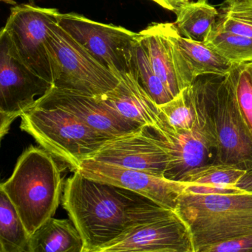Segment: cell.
<instances>
[{
	"label": "cell",
	"mask_w": 252,
	"mask_h": 252,
	"mask_svg": "<svg viewBox=\"0 0 252 252\" xmlns=\"http://www.w3.org/2000/svg\"><path fill=\"white\" fill-rule=\"evenodd\" d=\"M53 157L43 148L29 147L0 187L31 235L53 217L63 195L62 173Z\"/></svg>",
	"instance_id": "2"
},
{
	"label": "cell",
	"mask_w": 252,
	"mask_h": 252,
	"mask_svg": "<svg viewBox=\"0 0 252 252\" xmlns=\"http://www.w3.org/2000/svg\"><path fill=\"white\" fill-rule=\"evenodd\" d=\"M158 106L163 119L174 130H189L194 127L196 109L192 86L182 90L168 103Z\"/></svg>",
	"instance_id": "23"
},
{
	"label": "cell",
	"mask_w": 252,
	"mask_h": 252,
	"mask_svg": "<svg viewBox=\"0 0 252 252\" xmlns=\"http://www.w3.org/2000/svg\"><path fill=\"white\" fill-rule=\"evenodd\" d=\"M204 44L232 63L252 61L251 38L213 28Z\"/></svg>",
	"instance_id": "21"
},
{
	"label": "cell",
	"mask_w": 252,
	"mask_h": 252,
	"mask_svg": "<svg viewBox=\"0 0 252 252\" xmlns=\"http://www.w3.org/2000/svg\"><path fill=\"white\" fill-rule=\"evenodd\" d=\"M57 22L48 30V43L54 59L56 79L53 87L99 97L113 90L118 77L75 41Z\"/></svg>",
	"instance_id": "5"
},
{
	"label": "cell",
	"mask_w": 252,
	"mask_h": 252,
	"mask_svg": "<svg viewBox=\"0 0 252 252\" xmlns=\"http://www.w3.org/2000/svg\"><path fill=\"white\" fill-rule=\"evenodd\" d=\"M1 1L7 3V4H11V5H16V1L14 0H1Z\"/></svg>",
	"instance_id": "30"
},
{
	"label": "cell",
	"mask_w": 252,
	"mask_h": 252,
	"mask_svg": "<svg viewBox=\"0 0 252 252\" xmlns=\"http://www.w3.org/2000/svg\"><path fill=\"white\" fill-rule=\"evenodd\" d=\"M245 173L232 166L212 164L191 172L182 182L200 186L235 188Z\"/></svg>",
	"instance_id": "24"
},
{
	"label": "cell",
	"mask_w": 252,
	"mask_h": 252,
	"mask_svg": "<svg viewBox=\"0 0 252 252\" xmlns=\"http://www.w3.org/2000/svg\"><path fill=\"white\" fill-rule=\"evenodd\" d=\"M20 128L73 171L110 140L72 114L56 107L33 106L21 117Z\"/></svg>",
	"instance_id": "4"
},
{
	"label": "cell",
	"mask_w": 252,
	"mask_h": 252,
	"mask_svg": "<svg viewBox=\"0 0 252 252\" xmlns=\"http://www.w3.org/2000/svg\"><path fill=\"white\" fill-rule=\"evenodd\" d=\"M58 25L111 71L129 72L140 33L75 13H61Z\"/></svg>",
	"instance_id": "7"
},
{
	"label": "cell",
	"mask_w": 252,
	"mask_h": 252,
	"mask_svg": "<svg viewBox=\"0 0 252 252\" xmlns=\"http://www.w3.org/2000/svg\"><path fill=\"white\" fill-rule=\"evenodd\" d=\"M73 172L65 182L62 206L85 251H100L133 228L176 213L143 195Z\"/></svg>",
	"instance_id": "1"
},
{
	"label": "cell",
	"mask_w": 252,
	"mask_h": 252,
	"mask_svg": "<svg viewBox=\"0 0 252 252\" xmlns=\"http://www.w3.org/2000/svg\"><path fill=\"white\" fill-rule=\"evenodd\" d=\"M246 63V66H247V69L250 72V75H251L252 78V61L250 62H247Z\"/></svg>",
	"instance_id": "29"
},
{
	"label": "cell",
	"mask_w": 252,
	"mask_h": 252,
	"mask_svg": "<svg viewBox=\"0 0 252 252\" xmlns=\"http://www.w3.org/2000/svg\"><path fill=\"white\" fill-rule=\"evenodd\" d=\"M112 72L118 77L119 84L113 90L96 97L127 121L160 133L166 122L161 117L159 106L142 87L135 72L115 69Z\"/></svg>",
	"instance_id": "14"
},
{
	"label": "cell",
	"mask_w": 252,
	"mask_h": 252,
	"mask_svg": "<svg viewBox=\"0 0 252 252\" xmlns=\"http://www.w3.org/2000/svg\"><path fill=\"white\" fill-rule=\"evenodd\" d=\"M235 188L244 192L252 193V170L246 172Z\"/></svg>",
	"instance_id": "28"
},
{
	"label": "cell",
	"mask_w": 252,
	"mask_h": 252,
	"mask_svg": "<svg viewBox=\"0 0 252 252\" xmlns=\"http://www.w3.org/2000/svg\"><path fill=\"white\" fill-rule=\"evenodd\" d=\"M132 70L139 78L142 87L158 106L168 103L174 97L154 72L142 44L141 35L136 44Z\"/></svg>",
	"instance_id": "22"
},
{
	"label": "cell",
	"mask_w": 252,
	"mask_h": 252,
	"mask_svg": "<svg viewBox=\"0 0 252 252\" xmlns=\"http://www.w3.org/2000/svg\"><path fill=\"white\" fill-rule=\"evenodd\" d=\"M215 118L217 148L213 164L252 170V132L238 109L230 72L217 88Z\"/></svg>",
	"instance_id": "9"
},
{
	"label": "cell",
	"mask_w": 252,
	"mask_h": 252,
	"mask_svg": "<svg viewBox=\"0 0 252 252\" xmlns=\"http://www.w3.org/2000/svg\"><path fill=\"white\" fill-rule=\"evenodd\" d=\"M76 170L92 180L128 189L174 212L188 187V184L152 173L92 159L83 161Z\"/></svg>",
	"instance_id": "10"
},
{
	"label": "cell",
	"mask_w": 252,
	"mask_h": 252,
	"mask_svg": "<svg viewBox=\"0 0 252 252\" xmlns=\"http://www.w3.org/2000/svg\"><path fill=\"white\" fill-rule=\"evenodd\" d=\"M235 98L246 124L252 132V78L246 63H235L230 72Z\"/></svg>",
	"instance_id": "25"
},
{
	"label": "cell",
	"mask_w": 252,
	"mask_h": 252,
	"mask_svg": "<svg viewBox=\"0 0 252 252\" xmlns=\"http://www.w3.org/2000/svg\"><path fill=\"white\" fill-rule=\"evenodd\" d=\"M215 29L252 38V2L225 0L219 7Z\"/></svg>",
	"instance_id": "20"
},
{
	"label": "cell",
	"mask_w": 252,
	"mask_h": 252,
	"mask_svg": "<svg viewBox=\"0 0 252 252\" xmlns=\"http://www.w3.org/2000/svg\"><path fill=\"white\" fill-rule=\"evenodd\" d=\"M31 252H84L85 244L71 219L47 220L31 235Z\"/></svg>",
	"instance_id": "17"
},
{
	"label": "cell",
	"mask_w": 252,
	"mask_h": 252,
	"mask_svg": "<svg viewBox=\"0 0 252 252\" xmlns=\"http://www.w3.org/2000/svg\"><path fill=\"white\" fill-rule=\"evenodd\" d=\"M144 126L108 140L89 159L165 177L172 157L164 139Z\"/></svg>",
	"instance_id": "11"
},
{
	"label": "cell",
	"mask_w": 252,
	"mask_h": 252,
	"mask_svg": "<svg viewBox=\"0 0 252 252\" xmlns=\"http://www.w3.org/2000/svg\"><path fill=\"white\" fill-rule=\"evenodd\" d=\"M102 252H195L190 232L176 213L139 225Z\"/></svg>",
	"instance_id": "13"
},
{
	"label": "cell",
	"mask_w": 252,
	"mask_h": 252,
	"mask_svg": "<svg viewBox=\"0 0 252 252\" xmlns=\"http://www.w3.org/2000/svg\"><path fill=\"white\" fill-rule=\"evenodd\" d=\"M53 86L23 63L1 29L0 32V136Z\"/></svg>",
	"instance_id": "8"
},
{
	"label": "cell",
	"mask_w": 252,
	"mask_h": 252,
	"mask_svg": "<svg viewBox=\"0 0 252 252\" xmlns=\"http://www.w3.org/2000/svg\"><path fill=\"white\" fill-rule=\"evenodd\" d=\"M175 22L180 36L197 42L204 43L217 20V9L207 0L189 1L177 13Z\"/></svg>",
	"instance_id": "18"
},
{
	"label": "cell",
	"mask_w": 252,
	"mask_h": 252,
	"mask_svg": "<svg viewBox=\"0 0 252 252\" xmlns=\"http://www.w3.org/2000/svg\"><path fill=\"white\" fill-rule=\"evenodd\" d=\"M250 1H252V0H250Z\"/></svg>",
	"instance_id": "32"
},
{
	"label": "cell",
	"mask_w": 252,
	"mask_h": 252,
	"mask_svg": "<svg viewBox=\"0 0 252 252\" xmlns=\"http://www.w3.org/2000/svg\"><path fill=\"white\" fill-rule=\"evenodd\" d=\"M176 31L174 23H152L139 32L154 72L174 97L185 89L180 78V55L175 41Z\"/></svg>",
	"instance_id": "15"
},
{
	"label": "cell",
	"mask_w": 252,
	"mask_h": 252,
	"mask_svg": "<svg viewBox=\"0 0 252 252\" xmlns=\"http://www.w3.org/2000/svg\"><path fill=\"white\" fill-rule=\"evenodd\" d=\"M175 213L189 229L195 252L252 234V193L249 192H184Z\"/></svg>",
	"instance_id": "3"
},
{
	"label": "cell",
	"mask_w": 252,
	"mask_h": 252,
	"mask_svg": "<svg viewBox=\"0 0 252 252\" xmlns=\"http://www.w3.org/2000/svg\"><path fill=\"white\" fill-rule=\"evenodd\" d=\"M203 252H252V234L220 243Z\"/></svg>",
	"instance_id": "26"
},
{
	"label": "cell",
	"mask_w": 252,
	"mask_h": 252,
	"mask_svg": "<svg viewBox=\"0 0 252 252\" xmlns=\"http://www.w3.org/2000/svg\"><path fill=\"white\" fill-rule=\"evenodd\" d=\"M164 8L177 13L180 8L189 2V0H152Z\"/></svg>",
	"instance_id": "27"
},
{
	"label": "cell",
	"mask_w": 252,
	"mask_h": 252,
	"mask_svg": "<svg viewBox=\"0 0 252 252\" xmlns=\"http://www.w3.org/2000/svg\"><path fill=\"white\" fill-rule=\"evenodd\" d=\"M34 106L56 107L66 111L109 139L130 134L144 127L127 121L98 97L53 86L37 100Z\"/></svg>",
	"instance_id": "12"
},
{
	"label": "cell",
	"mask_w": 252,
	"mask_h": 252,
	"mask_svg": "<svg viewBox=\"0 0 252 252\" xmlns=\"http://www.w3.org/2000/svg\"><path fill=\"white\" fill-rule=\"evenodd\" d=\"M60 14L56 8L18 4L10 9L2 28L22 62L52 86L56 81V69L49 47L48 30Z\"/></svg>",
	"instance_id": "6"
},
{
	"label": "cell",
	"mask_w": 252,
	"mask_h": 252,
	"mask_svg": "<svg viewBox=\"0 0 252 252\" xmlns=\"http://www.w3.org/2000/svg\"><path fill=\"white\" fill-rule=\"evenodd\" d=\"M0 252H31V235L13 204L1 190Z\"/></svg>",
	"instance_id": "19"
},
{
	"label": "cell",
	"mask_w": 252,
	"mask_h": 252,
	"mask_svg": "<svg viewBox=\"0 0 252 252\" xmlns=\"http://www.w3.org/2000/svg\"><path fill=\"white\" fill-rule=\"evenodd\" d=\"M175 41L184 66V84L186 88L190 87L198 77L207 75L226 76L235 64L204 43L180 36L178 31L175 35Z\"/></svg>",
	"instance_id": "16"
},
{
	"label": "cell",
	"mask_w": 252,
	"mask_h": 252,
	"mask_svg": "<svg viewBox=\"0 0 252 252\" xmlns=\"http://www.w3.org/2000/svg\"><path fill=\"white\" fill-rule=\"evenodd\" d=\"M84 252H101V251H94V252H87V251H85Z\"/></svg>",
	"instance_id": "31"
}]
</instances>
